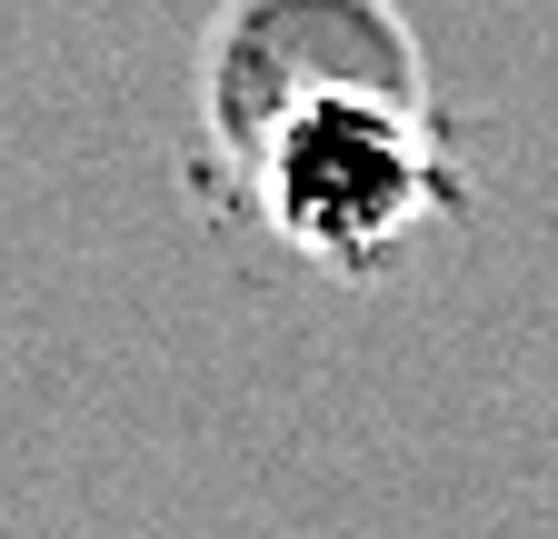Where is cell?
<instances>
[{"instance_id":"2","label":"cell","mask_w":558,"mask_h":539,"mask_svg":"<svg viewBox=\"0 0 558 539\" xmlns=\"http://www.w3.org/2000/svg\"><path fill=\"white\" fill-rule=\"evenodd\" d=\"M418 71V40L389 0H230L199 40V151L230 170L269 110L329 81H399Z\"/></svg>"},{"instance_id":"1","label":"cell","mask_w":558,"mask_h":539,"mask_svg":"<svg viewBox=\"0 0 558 539\" xmlns=\"http://www.w3.org/2000/svg\"><path fill=\"white\" fill-rule=\"evenodd\" d=\"M220 190L250 200L279 230V250H300L329 280H389L439 220L469 211L459 141L418 71L300 91L290 110H269L250 130V151L220 170Z\"/></svg>"}]
</instances>
